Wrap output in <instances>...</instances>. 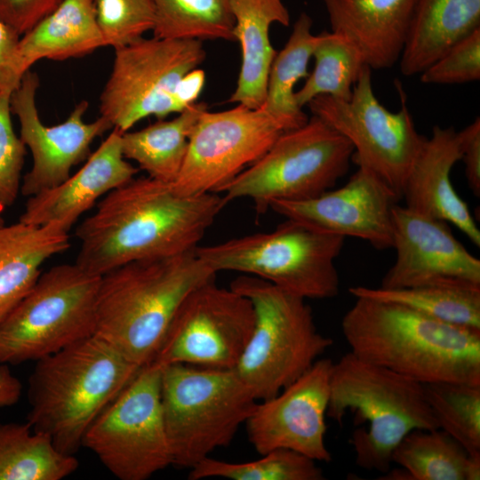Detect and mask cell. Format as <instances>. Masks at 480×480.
<instances>
[{
  "mask_svg": "<svg viewBox=\"0 0 480 480\" xmlns=\"http://www.w3.org/2000/svg\"><path fill=\"white\" fill-rule=\"evenodd\" d=\"M226 204L217 193L185 196L172 183L133 178L76 228V264L102 276L129 262L193 252Z\"/></svg>",
  "mask_w": 480,
  "mask_h": 480,
  "instance_id": "1",
  "label": "cell"
},
{
  "mask_svg": "<svg viewBox=\"0 0 480 480\" xmlns=\"http://www.w3.org/2000/svg\"><path fill=\"white\" fill-rule=\"evenodd\" d=\"M355 298L341 330L356 356L421 384H480V330L444 323L396 302Z\"/></svg>",
  "mask_w": 480,
  "mask_h": 480,
  "instance_id": "2",
  "label": "cell"
},
{
  "mask_svg": "<svg viewBox=\"0 0 480 480\" xmlns=\"http://www.w3.org/2000/svg\"><path fill=\"white\" fill-rule=\"evenodd\" d=\"M216 274L195 251L122 265L101 276L95 334L138 367L150 364L183 300Z\"/></svg>",
  "mask_w": 480,
  "mask_h": 480,
  "instance_id": "3",
  "label": "cell"
},
{
  "mask_svg": "<svg viewBox=\"0 0 480 480\" xmlns=\"http://www.w3.org/2000/svg\"><path fill=\"white\" fill-rule=\"evenodd\" d=\"M140 369L96 334L44 356L29 377L28 422L75 455L92 421Z\"/></svg>",
  "mask_w": 480,
  "mask_h": 480,
  "instance_id": "4",
  "label": "cell"
},
{
  "mask_svg": "<svg viewBox=\"0 0 480 480\" xmlns=\"http://www.w3.org/2000/svg\"><path fill=\"white\" fill-rule=\"evenodd\" d=\"M356 414L349 439L356 464L386 473L398 443L414 429L438 428L423 384L364 361L350 351L333 363L326 417L343 425L347 412Z\"/></svg>",
  "mask_w": 480,
  "mask_h": 480,
  "instance_id": "5",
  "label": "cell"
},
{
  "mask_svg": "<svg viewBox=\"0 0 480 480\" xmlns=\"http://www.w3.org/2000/svg\"><path fill=\"white\" fill-rule=\"evenodd\" d=\"M230 288L252 304L251 337L234 371L257 401L277 395L304 374L333 343L320 333L305 299L244 275Z\"/></svg>",
  "mask_w": 480,
  "mask_h": 480,
  "instance_id": "6",
  "label": "cell"
},
{
  "mask_svg": "<svg viewBox=\"0 0 480 480\" xmlns=\"http://www.w3.org/2000/svg\"><path fill=\"white\" fill-rule=\"evenodd\" d=\"M160 397L172 465L192 468L228 446L257 400L234 369L162 366Z\"/></svg>",
  "mask_w": 480,
  "mask_h": 480,
  "instance_id": "7",
  "label": "cell"
},
{
  "mask_svg": "<svg viewBox=\"0 0 480 480\" xmlns=\"http://www.w3.org/2000/svg\"><path fill=\"white\" fill-rule=\"evenodd\" d=\"M344 241V236L286 219L273 231L197 246L195 253L215 273L237 271L305 300H322L339 293L334 260Z\"/></svg>",
  "mask_w": 480,
  "mask_h": 480,
  "instance_id": "8",
  "label": "cell"
},
{
  "mask_svg": "<svg viewBox=\"0 0 480 480\" xmlns=\"http://www.w3.org/2000/svg\"><path fill=\"white\" fill-rule=\"evenodd\" d=\"M100 279L76 263L41 274L0 322V364L37 361L94 335Z\"/></svg>",
  "mask_w": 480,
  "mask_h": 480,
  "instance_id": "9",
  "label": "cell"
},
{
  "mask_svg": "<svg viewBox=\"0 0 480 480\" xmlns=\"http://www.w3.org/2000/svg\"><path fill=\"white\" fill-rule=\"evenodd\" d=\"M354 148L316 116L283 132L255 163L220 189L228 203L252 200L264 213L274 200L316 197L332 188L348 171Z\"/></svg>",
  "mask_w": 480,
  "mask_h": 480,
  "instance_id": "10",
  "label": "cell"
},
{
  "mask_svg": "<svg viewBox=\"0 0 480 480\" xmlns=\"http://www.w3.org/2000/svg\"><path fill=\"white\" fill-rule=\"evenodd\" d=\"M203 41L145 38L115 49L109 77L100 97V116L121 132L155 116L182 111L177 91L182 78L204 61Z\"/></svg>",
  "mask_w": 480,
  "mask_h": 480,
  "instance_id": "11",
  "label": "cell"
},
{
  "mask_svg": "<svg viewBox=\"0 0 480 480\" xmlns=\"http://www.w3.org/2000/svg\"><path fill=\"white\" fill-rule=\"evenodd\" d=\"M161 371L153 362L140 367L84 434L82 446L120 480H147L172 465L161 406Z\"/></svg>",
  "mask_w": 480,
  "mask_h": 480,
  "instance_id": "12",
  "label": "cell"
},
{
  "mask_svg": "<svg viewBox=\"0 0 480 480\" xmlns=\"http://www.w3.org/2000/svg\"><path fill=\"white\" fill-rule=\"evenodd\" d=\"M400 95L398 111L381 105L373 92L372 69L366 66L348 100L320 95L307 107L349 140L357 166L372 172L402 199L404 181L426 137L416 130L405 97Z\"/></svg>",
  "mask_w": 480,
  "mask_h": 480,
  "instance_id": "13",
  "label": "cell"
},
{
  "mask_svg": "<svg viewBox=\"0 0 480 480\" xmlns=\"http://www.w3.org/2000/svg\"><path fill=\"white\" fill-rule=\"evenodd\" d=\"M254 321L248 298L210 280L183 300L152 362L160 366L182 364L234 369Z\"/></svg>",
  "mask_w": 480,
  "mask_h": 480,
  "instance_id": "14",
  "label": "cell"
},
{
  "mask_svg": "<svg viewBox=\"0 0 480 480\" xmlns=\"http://www.w3.org/2000/svg\"><path fill=\"white\" fill-rule=\"evenodd\" d=\"M292 129L261 108L237 104L220 112L206 109L191 131L183 165L172 184L185 196L218 193Z\"/></svg>",
  "mask_w": 480,
  "mask_h": 480,
  "instance_id": "15",
  "label": "cell"
},
{
  "mask_svg": "<svg viewBox=\"0 0 480 480\" xmlns=\"http://www.w3.org/2000/svg\"><path fill=\"white\" fill-rule=\"evenodd\" d=\"M332 366L331 359H318L277 395L257 402L244 423L257 452L288 449L316 461L332 460L325 444V418Z\"/></svg>",
  "mask_w": 480,
  "mask_h": 480,
  "instance_id": "16",
  "label": "cell"
},
{
  "mask_svg": "<svg viewBox=\"0 0 480 480\" xmlns=\"http://www.w3.org/2000/svg\"><path fill=\"white\" fill-rule=\"evenodd\" d=\"M39 79L28 70L11 95L12 112L19 118L20 140L32 154L33 164L20 185L23 196H32L52 188L70 176L73 166L87 159L95 138L112 128L110 123L100 116L86 123L84 116L88 102L76 104L68 118L56 125L48 126L40 119L36 104Z\"/></svg>",
  "mask_w": 480,
  "mask_h": 480,
  "instance_id": "17",
  "label": "cell"
},
{
  "mask_svg": "<svg viewBox=\"0 0 480 480\" xmlns=\"http://www.w3.org/2000/svg\"><path fill=\"white\" fill-rule=\"evenodd\" d=\"M396 260L380 287L428 284L480 286V260L453 236L444 220L396 204L393 208Z\"/></svg>",
  "mask_w": 480,
  "mask_h": 480,
  "instance_id": "18",
  "label": "cell"
},
{
  "mask_svg": "<svg viewBox=\"0 0 480 480\" xmlns=\"http://www.w3.org/2000/svg\"><path fill=\"white\" fill-rule=\"evenodd\" d=\"M399 200L372 172L358 166L340 188L305 200H274L269 208L285 219L384 250L393 246V208Z\"/></svg>",
  "mask_w": 480,
  "mask_h": 480,
  "instance_id": "19",
  "label": "cell"
},
{
  "mask_svg": "<svg viewBox=\"0 0 480 480\" xmlns=\"http://www.w3.org/2000/svg\"><path fill=\"white\" fill-rule=\"evenodd\" d=\"M122 133L113 128L74 175L52 188L29 196L19 221L35 226L53 225L68 233L97 199L133 179L139 169L123 155Z\"/></svg>",
  "mask_w": 480,
  "mask_h": 480,
  "instance_id": "20",
  "label": "cell"
},
{
  "mask_svg": "<svg viewBox=\"0 0 480 480\" xmlns=\"http://www.w3.org/2000/svg\"><path fill=\"white\" fill-rule=\"evenodd\" d=\"M460 160L458 132L453 127L434 126L409 171L402 198L409 210L454 225L479 247L480 230L451 181L452 169Z\"/></svg>",
  "mask_w": 480,
  "mask_h": 480,
  "instance_id": "21",
  "label": "cell"
},
{
  "mask_svg": "<svg viewBox=\"0 0 480 480\" xmlns=\"http://www.w3.org/2000/svg\"><path fill=\"white\" fill-rule=\"evenodd\" d=\"M323 1L332 32L352 43L372 70L399 61L417 0Z\"/></svg>",
  "mask_w": 480,
  "mask_h": 480,
  "instance_id": "22",
  "label": "cell"
},
{
  "mask_svg": "<svg viewBox=\"0 0 480 480\" xmlns=\"http://www.w3.org/2000/svg\"><path fill=\"white\" fill-rule=\"evenodd\" d=\"M231 11L235 19L234 40L240 44L242 63L229 101L260 108L277 53L270 42V27L274 23L288 27L290 13L283 0H231Z\"/></svg>",
  "mask_w": 480,
  "mask_h": 480,
  "instance_id": "23",
  "label": "cell"
},
{
  "mask_svg": "<svg viewBox=\"0 0 480 480\" xmlns=\"http://www.w3.org/2000/svg\"><path fill=\"white\" fill-rule=\"evenodd\" d=\"M480 28V0H417L399 59L405 76L420 74Z\"/></svg>",
  "mask_w": 480,
  "mask_h": 480,
  "instance_id": "24",
  "label": "cell"
},
{
  "mask_svg": "<svg viewBox=\"0 0 480 480\" xmlns=\"http://www.w3.org/2000/svg\"><path fill=\"white\" fill-rule=\"evenodd\" d=\"M69 246L68 233L53 225L0 227V322L33 288L43 264Z\"/></svg>",
  "mask_w": 480,
  "mask_h": 480,
  "instance_id": "25",
  "label": "cell"
},
{
  "mask_svg": "<svg viewBox=\"0 0 480 480\" xmlns=\"http://www.w3.org/2000/svg\"><path fill=\"white\" fill-rule=\"evenodd\" d=\"M105 46L93 0H63L20 36L17 47L19 71L23 76L38 60L82 57Z\"/></svg>",
  "mask_w": 480,
  "mask_h": 480,
  "instance_id": "26",
  "label": "cell"
},
{
  "mask_svg": "<svg viewBox=\"0 0 480 480\" xmlns=\"http://www.w3.org/2000/svg\"><path fill=\"white\" fill-rule=\"evenodd\" d=\"M392 462L402 469L388 470L389 480H479L480 456H472L440 428L414 429L396 446Z\"/></svg>",
  "mask_w": 480,
  "mask_h": 480,
  "instance_id": "27",
  "label": "cell"
},
{
  "mask_svg": "<svg viewBox=\"0 0 480 480\" xmlns=\"http://www.w3.org/2000/svg\"><path fill=\"white\" fill-rule=\"evenodd\" d=\"M206 109L204 102H195L173 119H159L141 130L123 132L124 158L135 161L148 177L173 183L183 165L191 131Z\"/></svg>",
  "mask_w": 480,
  "mask_h": 480,
  "instance_id": "28",
  "label": "cell"
},
{
  "mask_svg": "<svg viewBox=\"0 0 480 480\" xmlns=\"http://www.w3.org/2000/svg\"><path fill=\"white\" fill-rule=\"evenodd\" d=\"M78 465L28 421L0 424V480H61Z\"/></svg>",
  "mask_w": 480,
  "mask_h": 480,
  "instance_id": "29",
  "label": "cell"
},
{
  "mask_svg": "<svg viewBox=\"0 0 480 480\" xmlns=\"http://www.w3.org/2000/svg\"><path fill=\"white\" fill-rule=\"evenodd\" d=\"M312 18L301 12L284 47L276 53L268 79L263 110L297 128L308 121L295 100V84L308 76V67L317 41Z\"/></svg>",
  "mask_w": 480,
  "mask_h": 480,
  "instance_id": "30",
  "label": "cell"
},
{
  "mask_svg": "<svg viewBox=\"0 0 480 480\" xmlns=\"http://www.w3.org/2000/svg\"><path fill=\"white\" fill-rule=\"evenodd\" d=\"M355 297L396 302L444 323L480 330V286L428 284L404 288H349Z\"/></svg>",
  "mask_w": 480,
  "mask_h": 480,
  "instance_id": "31",
  "label": "cell"
},
{
  "mask_svg": "<svg viewBox=\"0 0 480 480\" xmlns=\"http://www.w3.org/2000/svg\"><path fill=\"white\" fill-rule=\"evenodd\" d=\"M312 57L314 69L303 86L295 92L298 106L302 108L320 95L348 100L367 66L356 46L340 34L324 31L317 35Z\"/></svg>",
  "mask_w": 480,
  "mask_h": 480,
  "instance_id": "32",
  "label": "cell"
},
{
  "mask_svg": "<svg viewBox=\"0 0 480 480\" xmlns=\"http://www.w3.org/2000/svg\"><path fill=\"white\" fill-rule=\"evenodd\" d=\"M153 36L235 41L231 0H152Z\"/></svg>",
  "mask_w": 480,
  "mask_h": 480,
  "instance_id": "33",
  "label": "cell"
},
{
  "mask_svg": "<svg viewBox=\"0 0 480 480\" xmlns=\"http://www.w3.org/2000/svg\"><path fill=\"white\" fill-rule=\"evenodd\" d=\"M423 388L438 428L480 456V384L442 381Z\"/></svg>",
  "mask_w": 480,
  "mask_h": 480,
  "instance_id": "34",
  "label": "cell"
},
{
  "mask_svg": "<svg viewBox=\"0 0 480 480\" xmlns=\"http://www.w3.org/2000/svg\"><path fill=\"white\" fill-rule=\"evenodd\" d=\"M315 460L288 449H276L247 462H228L211 456L190 468L189 480L223 477L231 480H323Z\"/></svg>",
  "mask_w": 480,
  "mask_h": 480,
  "instance_id": "35",
  "label": "cell"
},
{
  "mask_svg": "<svg viewBox=\"0 0 480 480\" xmlns=\"http://www.w3.org/2000/svg\"><path fill=\"white\" fill-rule=\"evenodd\" d=\"M93 7L106 46L114 49L143 37L155 26L152 0H93Z\"/></svg>",
  "mask_w": 480,
  "mask_h": 480,
  "instance_id": "36",
  "label": "cell"
},
{
  "mask_svg": "<svg viewBox=\"0 0 480 480\" xmlns=\"http://www.w3.org/2000/svg\"><path fill=\"white\" fill-rule=\"evenodd\" d=\"M480 79V28L453 44L420 73L427 84H464Z\"/></svg>",
  "mask_w": 480,
  "mask_h": 480,
  "instance_id": "37",
  "label": "cell"
},
{
  "mask_svg": "<svg viewBox=\"0 0 480 480\" xmlns=\"http://www.w3.org/2000/svg\"><path fill=\"white\" fill-rule=\"evenodd\" d=\"M13 90L0 92V204L11 206L20 190V177L26 146L13 130L11 95Z\"/></svg>",
  "mask_w": 480,
  "mask_h": 480,
  "instance_id": "38",
  "label": "cell"
},
{
  "mask_svg": "<svg viewBox=\"0 0 480 480\" xmlns=\"http://www.w3.org/2000/svg\"><path fill=\"white\" fill-rule=\"evenodd\" d=\"M63 0H0V20L21 36L53 12Z\"/></svg>",
  "mask_w": 480,
  "mask_h": 480,
  "instance_id": "39",
  "label": "cell"
},
{
  "mask_svg": "<svg viewBox=\"0 0 480 480\" xmlns=\"http://www.w3.org/2000/svg\"><path fill=\"white\" fill-rule=\"evenodd\" d=\"M461 160L465 164V173L470 189L480 196V118L477 116L463 130L458 132Z\"/></svg>",
  "mask_w": 480,
  "mask_h": 480,
  "instance_id": "40",
  "label": "cell"
},
{
  "mask_svg": "<svg viewBox=\"0 0 480 480\" xmlns=\"http://www.w3.org/2000/svg\"><path fill=\"white\" fill-rule=\"evenodd\" d=\"M20 38L0 20V92L8 89L14 90L22 77L17 57Z\"/></svg>",
  "mask_w": 480,
  "mask_h": 480,
  "instance_id": "41",
  "label": "cell"
},
{
  "mask_svg": "<svg viewBox=\"0 0 480 480\" xmlns=\"http://www.w3.org/2000/svg\"><path fill=\"white\" fill-rule=\"evenodd\" d=\"M204 81V72L198 68L193 69L182 78L177 91V100L182 110L196 102Z\"/></svg>",
  "mask_w": 480,
  "mask_h": 480,
  "instance_id": "42",
  "label": "cell"
},
{
  "mask_svg": "<svg viewBox=\"0 0 480 480\" xmlns=\"http://www.w3.org/2000/svg\"><path fill=\"white\" fill-rule=\"evenodd\" d=\"M21 392L20 380L12 374L7 364H0V408L17 404Z\"/></svg>",
  "mask_w": 480,
  "mask_h": 480,
  "instance_id": "43",
  "label": "cell"
},
{
  "mask_svg": "<svg viewBox=\"0 0 480 480\" xmlns=\"http://www.w3.org/2000/svg\"><path fill=\"white\" fill-rule=\"evenodd\" d=\"M4 208L5 207L2 204H0V227L4 225V220L3 217H2V213H3L4 210Z\"/></svg>",
  "mask_w": 480,
  "mask_h": 480,
  "instance_id": "44",
  "label": "cell"
}]
</instances>
